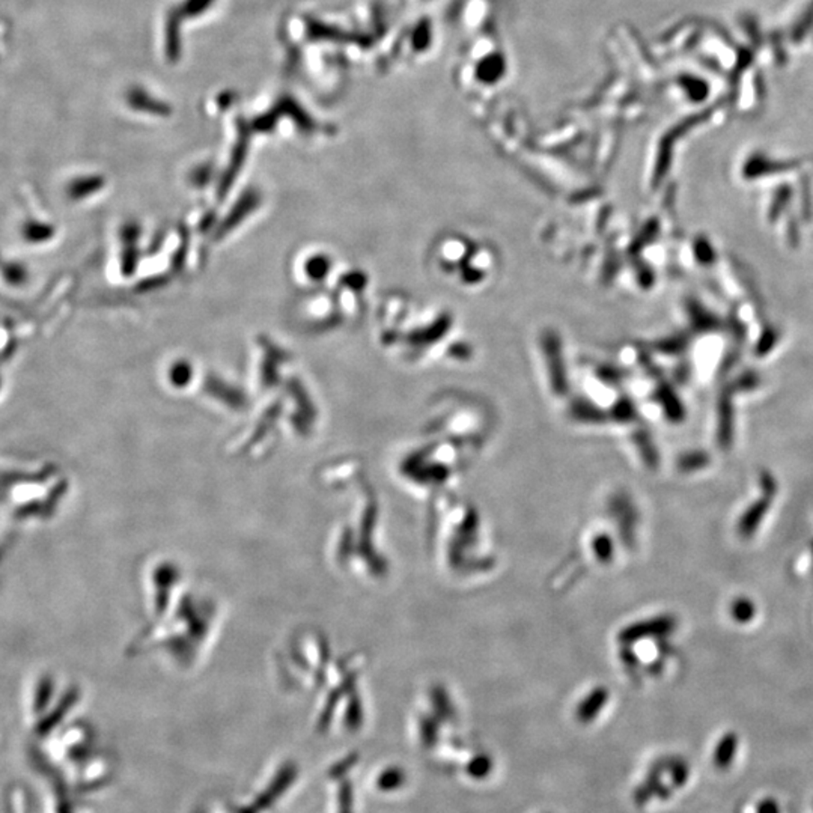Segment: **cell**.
Listing matches in <instances>:
<instances>
[{"instance_id": "obj_2", "label": "cell", "mask_w": 813, "mask_h": 813, "mask_svg": "<svg viewBox=\"0 0 813 813\" xmlns=\"http://www.w3.org/2000/svg\"><path fill=\"white\" fill-rule=\"evenodd\" d=\"M756 813H781L779 803L774 799H764L756 806Z\"/></svg>"}, {"instance_id": "obj_1", "label": "cell", "mask_w": 813, "mask_h": 813, "mask_svg": "<svg viewBox=\"0 0 813 813\" xmlns=\"http://www.w3.org/2000/svg\"><path fill=\"white\" fill-rule=\"evenodd\" d=\"M734 752L735 744L732 741H725V743L721 744L716 755H714L716 767L721 768V770L729 767L732 761H734Z\"/></svg>"}]
</instances>
